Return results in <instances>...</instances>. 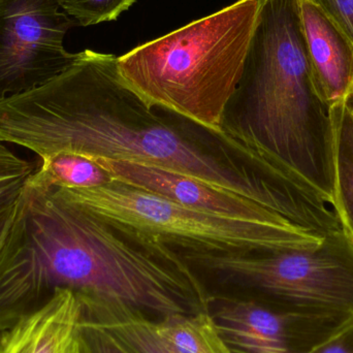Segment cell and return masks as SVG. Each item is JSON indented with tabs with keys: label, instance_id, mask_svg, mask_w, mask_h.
Masks as SVG:
<instances>
[{
	"label": "cell",
	"instance_id": "277c9868",
	"mask_svg": "<svg viewBox=\"0 0 353 353\" xmlns=\"http://www.w3.org/2000/svg\"><path fill=\"white\" fill-rule=\"evenodd\" d=\"M259 0H239L117 57L124 86L148 109L163 110L224 139L249 138L225 125L242 80Z\"/></svg>",
	"mask_w": 353,
	"mask_h": 353
},
{
	"label": "cell",
	"instance_id": "5bb4252c",
	"mask_svg": "<svg viewBox=\"0 0 353 353\" xmlns=\"http://www.w3.org/2000/svg\"><path fill=\"white\" fill-rule=\"evenodd\" d=\"M153 325L176 353H232L209 311L167 315Z\"/></svg>",
	"mask_w": 353,
	"mask_h": 353
},
{
	"label": "cell",
	"instance_id": "52a82bcc",
	"mask_svg": "<svg viewBox=\"0 0 353 353\" xmlns=\"http://www.w3.org/2000/svg\"><path fill=\"white\" fill-rule=\"evenodd\" d=\"M58 0H0V99L34 90L78 58L63 47L77 22Z\"/></svg>",
	"mask_w": 353,
	"mask_h": 353
},
{
	"label": "cell",
	"instance_id": "9c48e42d",
	"mask_svg": "<svg viewBox=\"0 0 353 353\" xmlns=\"http://www.w3.org/2000/svg\"><path fill=\"white\" fill-rule=\"evenodd\" d=\"M91 159L109 174L112 181L155 193L186 207L242 219L301 224L249 197L215 188L196 179L155 165L105 159Z\"/></svg>",
	"mask_w": 353,
	"mask_h": 353
},
{
	"label": "cell",
	"instance_id": "8992f818",
	"mask_svg": "<svg viewBox=\"0 0 353 353\" xmlns=\"http://www.w3.org/2000/svg\"><path fill=\"white\" fill-rule=\"evenodd\" d=\"M68 189L81 205L99 217L180 252L261 254L317 248L335 234L301 224L210 213L117 181L97 188Z\"/></svg>",
	"mask_w": 353,
	"mask_h": 353
},
{
	"label": "cell",
	"instance_id": "3957f363",
	"mask_svg": "<svg viewBox=\"0 0 353 353\" xmlns=\"http://www.w3.org/2000/svg\"><path fill=\"white\" fill-rule=\"evenodd\" d=\"M239 89L246 93L247 134L278 167L333 207L329 107L313 84L300 0H259Z\"/></svg>",
	"mask_w": 353,
	"mask_h": 353
},
{
	"label": "cell",
	"instance_id": "4fadbf2b",
	"mask_svg": "<svg viewBox=\"0 0 353 353\" xmlns=\"http://www.w3.org/2000/svg\"><path fill=\"white\" fill-rule=\"evenodd\" d=\"M78 298L83 319L111 332L137 353H176L159 337L153 321L138 309L113 299Z\"/></svg>",
	"mask_w": 353,
	"mask_h": 353
},
{
	"label": "cell",
	"instance_id": "2e32d148",
	"mask_svg": "<svg viewBox=\"0 0 353 353\" xmlns=\"http://www.w3.org/2000/svg\"><path fill=\"white\" fill-rule=\"evenodd\" d=\"M39 171L52 182L74 189H90L112 182L94 161L74 153H57L43 159Z\"/></svg>",
	"mask_w": 353,
	"mask_h": 353
},
{
	"label": "cell",
	"instance_id": "30bf717a",
	"mask_svg": "<svg viewBox=\"0 0 353 353\" xmlns=\"http://www.w3.org/2000/svg\"><path fill=\"white\" fill-rule=\"evenodd\" d=\"M313 84L327 107L345 99L353 89V43L348 35L309 0H300Z\"/></svg>",
	"mask_w": 353,
	"mask_h": 353
},
{
	"label": "cell",
	"instance_id": "ba28073f",
	"mask_svg": "<svg viewBox=\"0 0 353 353\" xmlns=\"http://www.w3.org/2000/svg\"><path fill=\"white\" fill-rule=\"evenodd\" d=\"M208 311L232 353H306L353 321L223 296H211Z\"/></svg>",
	"mask_w": 353,
	"mask_h": 353
},
{
	"label": "cell",
	"instance_id": "ac0fdd59",
	"mask_svg": "<svg viewBox=\"0 0 353 353\" xmlns=\"http://www.w3.org/2000/svg\"><path fill=\"white\" fill-rule=\"evenodd\" d=\"M83 353H137L111 332L83 319L79 327Z\"/></svg>",
	"mask_w": 353,
	"mask_h": 353
},
{
	"label": "cell",
	"instance_id": "8fae6325",
	"mask_svg": "<svg viewBox=\"0 0 353 353\" xmlns=\"http://www.w3.org/2000/svg\"><path fill=\"white\" fill-rule=\"evenodd\" d=\"M81 321L78 296L72 290H55L41 308L0 331V353H83Z\"/></svg>",
	"mask_w": 353,
	"mask_h": 353
},
{
	"label": "cell",
	"instance_id": "5b68a950",
	"mask_svg": "<svg viewBox=\"0 0 353 353\" xmlns=\"http://www.w3.org/2000/svg\"><path fill=\"white\" fill-rule=\"evenodd\" d=\"M211 296L353 319V243L344 230L317 248L261 254L183 252Z\"/></svg>",
	"mask_w": 353,
	"mask_h": 353
},
{
	"label": "cell",
	"instance_id": "7c38bea8",
	"mask_svg": "<svg viewBox=\"0 0 353 353\" xmlns=\"http://www.w3.org/2000/svg\"><path fill=\"white\" fill-rule=\"evenodd\" d=\"M327 183L340 223L353 243V101L352 95L329 108Z\"/></svg>",
	"mask_w": 353,
	"mask_h": 353
},
{
	"label": "cell",
	"instance_id": "44dd1931",
	"mask_svg": "<svg viewBox=\"0 0 353 353\" xmlns=\"http://www.w3.org/2000/svg\"><path fill=\"white\" fill-rule=\"evenodd\" d=\"M352 99H353V89H352Z\"/></svg>",
	"mask_w": 353,
	"mask_h": 353
},
{
	"label": "cell",
	"instance_id": "ffe728a7",
	"mask_svg": "<svg viewBox=\"0 0 353 353\" xmlns=\"http://www.w3.org/2000/svg\"><path fill=\"white\" fill-rule=\"evenodd\" d=\"M306 353H353V321Z\"/></svg>",
	"mask_w": 353,
	"mask_h": 353
},
{
	"label": "cell",
	"instance_id": "d6986e66",
	"mask_svg": "<svg viewBox=\"0 0 353 353\" xmlns=\"http://www.w3.org/2000/svg\"><path fill=\"white\" fill-rule=\"evenodd\" d=\"M334 21L353 43V0H309Z\"/></svg>",
	"mask_w": 353,
	"mask_h": 353
},
{
	"label": "cell",
	"instance_id": "7a4b0ae2",
	"mask_svg": "<svg viewBox=\"0 0 353 353\" xmlns=\"http://www.w3.org/2000/svg\"><path fill=\"white\" fill-rule=\"evenodd\" d=\"M57 290L120 301L153 321L210 302L180 251L99 217L37 169L0 247V331Z\"/></svg>",
	"mask_w": 353,
	"mask_h": 353
},
{
	"label": "cell",
	"instance_id": "6da1fadb",
	"mask_svg": "<svg viewBox=\"0 0 353 353\" xmlns=\"http://www.w3.org/2000/svg\"><path fill=\"white\" fill-rule=\"evenodd\" d=\"M0 141L37 153L155 165L232 191L294 218L300 197L252 147L205 143L148 109L121 82L117 57L86 51L43 86L0 99Z\"/></svg>",
	"mask_w": 353,
	"mask_h": 353
},
{
	"label": "cell",
	"instance_id": "9a60e30c",
	"mask_svg": "<svg viewBox=\"0 0 353 353\" xmlns=\"http://www.w3.org/2000/svg\"><path fill=\"white\" fill-rule=\"evenodd\" d=\"M2 143L0 141V247L12 225L25 185L37 170L35 163L17 157Z\"/></svg>",
	"mask_w": 353,
	"mask_h": 353
},
{
	"label": "cell",
	"instance_id": "e0dca14e",
	"mask_svg": "<svg viewBox=\"0 0 353 353\" xmlns=\"http://www.w3.org/2000/svg\"><path fill=\"white\" fill-rule=\"evenodd\" d=\"M60 8L81 26L116 20L134 0H58Z\"/></svg>",
	"mask_w": 353,
	"mask_h": 353
}]
</instances>
